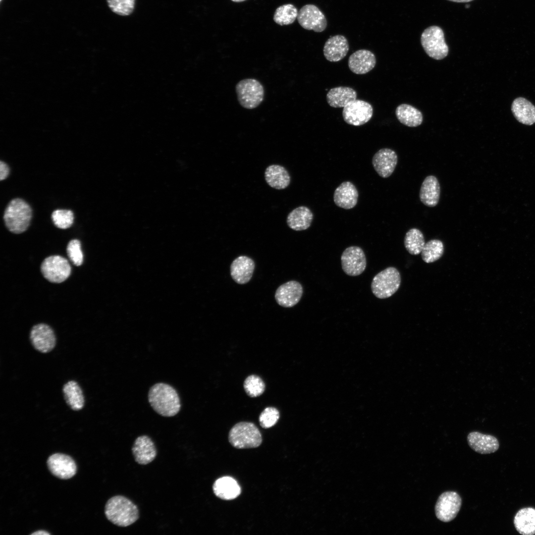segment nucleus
<instances>
[{
    "mask_svg": "<svg viewBox=\"0 0 535 535\" xmlns=\"http://www.w3.org/2000/svg\"><path fill=\"white\" fill-rule=\"evenodd\" d=\"M148 400L153 409L164 417L176 415L181 408L177 391L173 387L164 383H158L151 387Z\"/></svg>",
    "mask_w": 535,
    "mask_h": 535,
    "instance_id": "f257e3e1",
    "label": "nucleus"
},
{
    "mask_svg": "<svg viewBox=\"0 0 535 535\" xmlns=\"http://www.w3.org/2000/svg\"><path fill=\"white\" fill-rule=\"evenodd\" d=\"M105 514L111 523L122 527L130 526L139 518L137 506L129 499L121 495L114 496L108 500Z\"/></svg>",
    "mask_w": 535,
    "mask_h": 535,
    "instance_id": "f03ea898",
    "label": "nucleus"
},
{
    "mask_svg": "<svg viewBox=\"0 0 535 535\" xmlns=\"http://www.w3.org/2000/svg\"><path fill=\"white\" fill-rule=\"evenodd\" d=\"M32 209L23 200L19 198L11 200L6 207L3 215L7 229L15 234L27 230L32 218Z\"/></svg>",
    "mask_w": 535,
    "mask_h": 535,
    "instance_id": "7ed1b4c3",
    "label": "nucleus"
},
{
    "mask_svg": "<svg viewBox=\"0 0 535 535\" xmlns=\"http://www.w3.org/2000/svg\"><path fill=\"white\" fill-rule=\"evenodd\" d=\"M230 443L237 449L256 448L262 442L261 432L253 423L241 422L235 424L228 434Z\"/></svg>",
    "mask_w": 535,
    "mask_h": 535,
    "instance_id": "20e7f679",
    "label": "nucleus"
},
{
    "mask_svg": "<svg viewBox=\"0 0 535 535\" xmlns=\"http://www.w3.org/2000/svg\"><path fill=\"white\" fill-rule=\"evenodd\" d=\"M235 91L239 104L246 109L256 108L264 100V87L258 80L254 78L239 81L236 85Z\"/></svg>",
    "mask_w": 535,
    "mask_h": 535,
    "instance_id": "39448f33",
    "label": "nucleus"
},
{
    "mask_svg": "<svg viewBox=\"0 0 535 535\" xmlns=\"http://www.w3.org/2000/svg\"><path fill=\"white\" fill-rule=\"evenodd\" d=\"M401 284L399 271L394 267L386 268L376 274L371 283L374 295L379 299H385L393 295Z\"/></svg>",
    "mask_w": 535,
    "mask_h": 535,
    "instance_id": "423d86ee",
    "label": "nucleus"
},
{
    "mask_svg": "<svg viewBox=\"0 0 535 535\" xmlns=\"http://www.w3.org/2000/svg\"><path fill=\"white\" fill-rule=\"evenodd\" d=\"M421 43L426 54L434 59H442L448 54L443 31L439 26H430L425 29L421 34Z\"/></svg>",
    "mask_w": 535,
    "mask_h": 535,
    "instance_id": "0eeeda50",
    "label": "nucleus"
},
{
    "mask_svg": "<svg viewBox=\"0 0 535 535\" xmlns=\"http://www.w3.org/2000/svg\"><path fill=\"white\" fill-rule=\"evenodd\" d=\"M41 271L45 278L50 282L59 283L68 278L71 268L66 259L59 255H54L43 261Z\"/></svg>",
    "mask_w": 535,
    "mask_h": 535,
    "instance_id": "6e6552de",
    "label": "nucleus"
},
{
    "mask_svg": "<svg viewBox=\"0 0 535 535\" xmlns=\"http://www.w3.org/2000/svg\"><path fill=\"white\" fill-rule=\"evenodd\" d=\"M462 499L455 491H445L440 494L435 505V514L440 521L448 523L453 520L459 513Z\"/></svg>",
    "mask_w": 535,
    "mask_h": 535,
    "instance_id": "1a4fd4ad",
    "label": "nucleus"
},
{
    "mask_svg": "<svg viewBox=\"0 0 535 535\" xmlns=\"http://www.w3.org/2000/svg\"><path fill=\"white\" fill-rule=\"evenodd\" d=\"M373 108L368 102L355 100L343 107L342 116L344 121L353 126H361L367 123L372 117Z\"/></svg>",
    "mask_w": 535,
    "mask_h": 535,
    "instance_id": "9d476101",
    "label": "nucleus"
},
{
    "mask_svg": "<svg viewBox=\"0 0 535 535\" xmlns=\"http://www.w3.org/2000/svg\"><path fill=\"white\" fill-rule=\"evenodd\" d=\"M342 268L348 275L356 276L366 269L367 261L363 249L358 246H350L344 250L341 257Z\"/></svg>",
    "mask_w": 535,
    "mask_h": 535,
    "instance_id": "9b49d317",
    "label": "nucleus"
},
{
    "mask_svg": "<svg viewBox=\"0 0 535 535\" xmlns=\"http://www.w3.org/2000/svg\"><path fill=\"white\" fill-rule=\"evenodd\" d=\"M297 18L300 26L308 30L322 32L327 26L325 15L314 4H308L302 7L298 11Z\"/></svg>",
    "mask_w": 535,
    "mask_h": 535,
    "instance_id": "f8f14e48",
    "label": "nucleus"
},
{
    "mask_svg": "<svg viewBox=\"0 0 535 535\" xmlns=\"http://www.w3.org/2000/svg\"><path fill=\"white\" fill-rule=\"evenodd\" d=\"M30 340L33 348L42 353L52 351L56 345V337L53 329L45 323L32 327L30 332Z\"/></svg>",
    "mask_w": 535,
    "mask_h": 535,
    "instance_id": "ddd939ff",
    "label": "nucleus"
},
{
    "mask_svg": "<svg viewBox=\"0 0 535 535\" xmlns=\"http://www.w3.org/2000/svg\"><path fill=\"white\" fill-rule=\"evenodd\" d=\"M47 466L55 477L63 480L73 477L76 473L77 466L73 459L62 453H54L49 457Z\"/></svg>",
    "mask_w": 535,
    "mask_h": 535,
    "instance_id": "4468645a",
    "label": "nucleus"
},
{
    "mask_svg": "<svg viewBox=\"0 0 535 535\" xmlns=\"http://www.w3.org/2000/svg\"><path fill=\"white\" fill-rule=\"evenodd\" d=\"M303 293V289L300 283L291 280L277 288L275 293V299L280 306L291 308L300 301Z\"/></svg>",
    "mask_w": 535,
    "mask_h": 535,
    "instance_id": "2eb2a0df",
    "label": "nucleus"
},
{
    "mask_svg": "<svg viewBox=\"0 0 535 535\" xmlns=\"http://www.w3.org/2000/svg\"><path fill=\"white\" fill-rule=\"evenodd\" d=\"M398 161L396 152L389 148H383L378 150L373 156V167L381 177L386 178L393 172Z\"/></svg>",
    "mask_w": 535,
    "mask_h": 535,
    "instance_id": "dca6fc26",
    "label": "nucleus"
},
{
    "mask_svg": "<svg viewBox=\"0 0 535 535\" xmlns=\"http://www.w3.org/2000/svg\"><path fill=\"white\" fill-rule=\"evenodd\" d=\"M135 461L140 465H147L156 457L157 451L155 443L147 435H141L135 440L132 447Z\"/></svg>",
    "mask_w": 535,
    "mask_h": 535,
    "instance_id": "f3484780",
    "label": "nucleus"
},
{
    "mask_svg": "<svg viewBox=\"0 0 535 535\" xmlns=\"http://www.w3.org/2000/svg\"><path fill=\"white\" fill-rule=\"evenodd\" d=\"M376 57L371 51L361 49L351 54L348 61L350 70L356 74H365L375 66Z\"/></svg>",
    "mask_w": 535,
    "mask_h": 535,
    "instance_id": "a211bd4d",
    "label": "nucleus"
},
{
    "mask_svg": "<svg viewBox=\"0 0 535 535\" xmlns=\"http://www.w3.org/2000/svg\"><path fill=\"white\" fill-rule=\"evenodd\" d=\"M255 266V263L251 258L246 256H239L230 265L231 276L237 283L245 284L251 280Z\"/></svg>",
    "mask_w": 535,
    "mask_h": 535,
    "instance_id": "6ab92c4d",
    "label": "nucleus"
},
{
    "mask_svg": "<svg viewBox=\"0 0 535 535\" xmlns=\"http://www.w3.org/2000/svg\"><path fill=\"white\" fill-rule=\"evenodd\" d=\"M467 441L472 449L482 454L494 453L499 447V442L495 437L478 431L469 433L467 436Z\"/></svg>",
    "mask_w": 535,
    "mask_h": 535,
    "instance_id": "aec40b11",
    "label": "nucleus"
},
{
    "mask_svg": "<svg viewBox=\"0 0 535 535\" xmlns=\"http://www.w3.org/2000/svg\"><path fill=\"white\" fill-rule=\"evenodd\" d=\"M349 49V43L346 38L341 35H336L331 37L325 42L323 53L327 60L337 62L346 55Z\"/></svg>",
    "mask_w": 535,
    "mask_h": 535,
    "instance_id": "412c9836",
    "label": "nucleus"
},
{
    "mask_svg": "<svg viewBox=\"0 0 535 535\" xmlns=\"http://www.w3.org/2000/svg\"><path fill=\"white\" fill-rule=\"evenodd\" d=\"M358 196V190L354 184L350 181H344L336 188L333 200L338 207L349 210L357 205Z\"/></svg>",
    "mask_w": 535,
    "mask_h": 535,
    "instance_id": "4be33fe9",
    "label": "nucleus"
},
{
    "mask_svg": "<svg viewBox=\"0 0 535 535\" xmlns=\"http://www.w3.org/2000/svg\"><path fill=\"white\" fill-rule=\"evenodd\" d=\"M440 187L437 178L434 175H428L424 180L420 190L419 197L421 202L428 207L436 206L439 200Z\"/></svg>",
    "mask_w": 535,
    "mask_h": 535,
    "instance_id": "5701e85b",
    "label": "nucleus"
},
{
    "mask_svg": "<svg viewBox=\"0 0 535 535\" xmlns=\"http://www.w3.org/2000/svg\"><path fill=\"white\" fill-rule=\"evenodd\" d=\"M62 392L64 400L67 406L73 411L82 410L85 405V397L83 391L78 383L73 380L64 384Z\"/></svg>",
    "mask_w": 535,
    "mask_h": 535,
    "instance_id": "b1692460",
    "label": "nucleus"
},
{
    "mask_svg": "<svg viewBox=\"0 0 535 535\" xmlns=\"http://www.w3.org/2000/svg\"><path fill=\"white\" fill-rule=\"evenodd\" d=\"M511 110L519 122L527 125L535 123V106L526 99H515L512 104Z\"/></svg>",
    "mask_w": 535,
    "mask_h": 535,
    "instance_id": "393cba45",
    "label": "nucleus"
},
{
    "mask_svg": "<svg viewBox=\"0 0 535 535\" xmlns=\"http://www.w3.org/2000/svg\"><path fill=\"white\" fill-rule=\"evenodd\" d=\"M213 489L216 496L226 500L234 499L241 493V488L238 483L230 477H223L216 480L213 484Z\"/></svg>",
    "mask_w": 535,
    "mask_h": 535,
    "instance_id": "a878e982",
    "label": "nucleus"
},
{
    "mask_svg": "<svg viewBox=\"0 0 535 535\" xmlns=\"http://www.w3.org/2000/svg\"><path fill=\"white\" fill-rule=\"evenodd\" d=\"M313 217V214L309 208L299 206L289 213L286 222L289 227L294 230H304L310 227Z\"/></svg>",
    "mask_w": 535,
    "mask_h": 535,
    "instance_id": "bb28decb",
    "label": "nucleus"
},
{
    "mask_svg": "<svg viewBox=\"0 0 535 535\" xmlns=\"http://www.w3.org/2000/svg\"><path fill=\"white\" fill-rule=\"evenodd\" d=\"M265 178L269 186L278 190L287 188L291 180L287 169L278 164H271L268 166L265 172Z\"/></svg>",
    "mask_w": 535,
    "mask_h": 535,
    "instance_id": "cd10ccee",
    "label": "nucleus"
},
{
    "mask_svg": "<svg viewBox=\"0 0 535 535\" xmlns=\"http://www.w3.org/2000/svg\"><path fill=\"white\" fill-rule=\"evenodd\" d=\"M514 524L521 535H535V509L526 507L519 510L514 517Z\"/></svg>",
    "mask_w": 535,
    "mask_h": 535,
    "instance_id": "c85d7f7f",
    "label": "nucleus"
},
{
    "mask_svg": "<svg viewBox=\"0 0 535 535\" xmlns=\"http://www.w3.org/2000/svg\"><path fill=\"white\" fill-rule=\"evenodd\" d=\"M356 91L349 87L339 86L331 88L327 92L326 98L331 107H344L357 98Z\"/></svg>",
    "mask_w": 535,
    "mask_h": 535,
    "instance_id": "c756f323",
    "label": "nucleus"
},
{
    "mask_svg": "<svg viewBox=\"0 0 535 535\" xmlns=\"http://www.w3.org/2000/svg\"><path fill=\"white\" fill-rule=\"evenodd\" d=\"M395 114L402 124L409 127H417L423 122L422 112L410 105H400L396 107Z\"/></svg>",
    "mask_w": 535,
    "mask_h": 535,
    "instance_id": "7c9ffc66",
    "label": "nucleus"
},
{
    "mask_svg": "<svg viewBox=\"0 0 535 535\" xmlns=\"http://www.w3.org/2000/svg\"><path fill=\"white\" fill-rule=\"evenodd\" d=\"M425 243L423 233L420 230L416 228L409 229L404 237L405 247L407 251L413 255L420 254Z\"/></svg>",
    "mask_w": 535,
    "mask_h": 535,
    "instance_id": "2f4dec72",
    "label": "nucleus"
},
{
    "mask_svg": "<svg viewBox=\"0 0 535 535\" xmlns=\"http://www.w3.org/2000/svg\"><path fill=\"white\" fill-rule=\"evenodd\" d=\"M444 253V245L438 239H432L426 243L421 252L423 260L426 263H431L439 260Z\"/></svg>",
    "mask_w": 535,
    "mask_h": 535,
    "instance_id": "473e14b6",
    "label": "nucleus"
},
{
    "mask_svg": "<svg viewBox=\"0 0 535 535\" xmlns=\"http://www.w3.org/2000/svg\"><path fill=\"white\" fill-rule=\"evenodd\" d=\"M298 11L292 4H286L277 7L273 15V20L278 25H287L293 23L297 17Z\"/></svg>",
    "mask_w": 535,
    "mask_h": 535,
    "instance_id": "72a5a7b5",
    "label": "nucleus"
},
{
    "mask_svg": "<svg viewBox=\"0 0 535 535\" xmlns=\"http://www.w3.org/2000/svg\"><path fill=\"white\" fill-rule=\"evenodd\" d=\"M243 386L246 393L251 397L261 395L266 388L262 379L255 374L248 376L244 380Z\"/></svg>",
    "mask_w": 535,
    "mask_h": 535,
    "instance_id": "f704fd0d",
    "label": "nucleus"
},
{
    "mask_svg": "<svg viewBox=\"0 0 535 535\" xmlns=\"http://www.w3.org/2000/svg\"><path fill=\"white\" fill-rule=\"evenodd\" d=\"M110 9L114 13L121 16H127L133 12L135 0H107Z\"/></svg>",
    "mask_w": 535,
    "mask_h": 535,
    "instance_id": "c9c22d12",
    "label": "nucleus"
},
{
    "mask_svg": "<svg viewBox=\"0 0 535 535\" xmlns=\"http://www.w3.org/2000/svg\"><path fill=\"white\" fill-rule=\"evenodd\" d=\"M52 218L57 227L60 229H67L72 225L74 215L70 210H56L52 213Z\"/></svg>",
    "mask_w": 535,
    "mask_h": 535,
    "instance_id": "e433bc0d",
    "label": "nucleus"
},
{
    "mask_svg": "<svg viewBox=\"0 0 535 535\" xmlns=\"http://www.w3.org/2000/svg\"><path fill=\"white\" fill-rule=\"evenodd\" d=\"M279 418L278 410L273 407L266 408L260 414L259 421L261 426L268 428L275 425Z\"/></svg>",
    "mask_w": 535,
    "mask_h": 535,
    "instance_id": "4c0bfd02",
    "label": "nucleus"
},
{
    "mask_svg": "<svg viewBox=\"0 0 535 535\" xmlns=\"http://www.w3.org/2000/svg\"><path fill=\"white\" fill-rule=\"evenodd\" d=\"M67 256L71 262L80 266L83 261V255L81 248L80 241L77 239L70 241L66 248Z\"/></svg>",
    "mask_w": 535,
    "mask_h": 535,
    "instance_id": "58836bf2",
    "label": "nucleus"
},
{
    "mask_svg": "<svg viewBox=\"0 0 535 535\" xmlns=\"http://www.w3.org/2000/svg\"><path fill=\"white\" fill-rule=\"evenodd\" d=\"M9 168L8 166L4 162H0V180L1 181L7 178L9 174Z\"/></svg>",
    "mask_w": 535,
    "mask_h": 535,
    "instance_id": "ea45409f",
    "label": "nucleus"
},
{
    "mask_svg": "<svg viewBox=\"0 0 535 535\" xmlns=\"http://www.w3.org/2000/svg\"><path fill=\"white\" fill-rule=\"evenodd\" d=\"M31 535H50V534L49 532H47L46 531L39 530V531H37L31 534Z\"/></svg>",
    "mask_w": 535,
    "mask_h": 535,
    "instance_id": "a19ab883",
    "label": "nucleus"
},
{
    "mask_svg": "<svg viewBox=\"0 0 535 535\" xmlns=\"http://www.w3.org/2000/svg\"><path fill=\"white\" fill-rule=\"evenodd\" d=\"M449 1L455 2H468L474 0H447Z\"/></svg>",
    "mask_w": 535,
    "mask_h": 535,
    "instance_id": "79ce46f5",
    "label": "nucleus"
},
{
    "mask_svg": "<svg viewBox=\"0 0 535 535\" xmlns=\"http://www.w3.org/2000/svg\"><path fill=\"white\" fill-rule=\"evenodd\" d=\"M231 0L232 1L236 2H240L245 1L246 0Z\"/></svg>",
    "mask_w": 535,
    "mask_h": 535,
    "instance_id": "37998d69",
    "label": "nucleus"
}]
</instances>
